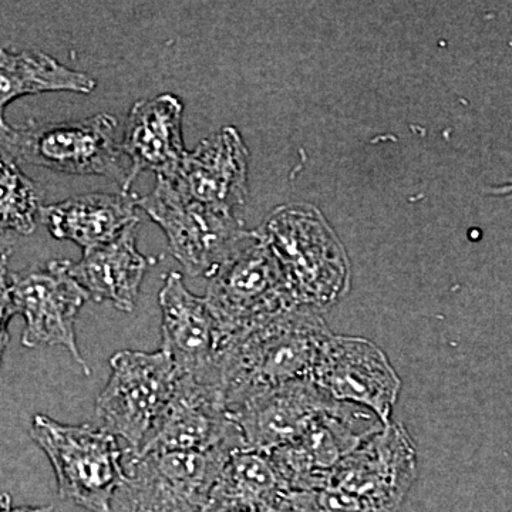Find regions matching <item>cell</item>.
Listing matches in <instances>:
<instances>
[{
	"label": "cell",
	"mask_w": 512,
	"mask_h": 512,
	"mask_svg": "<svg viewBox=\"0 0 512 512\" xmlns=\"http://www.w3.org/2000/svg\"><path fill=\"white\" fill-rule=\"evenodd\" d=\"M330 335L318 309L296 306L232 339L220 363L225 407L259 390L311 379L320 349Z\"/></svg>",
	"instance_id": "cell-1"
},
{
	"label": "cell",
	"mask_w": 512,
	"mask_h": 512,
	"mask_svg": "<svg viewBox=\"0 0 512 512\" xmlns=\"http://www.w3.org/2000/svg\"><path fill=\"white\" fill-rule=\"evenodd\" d=\"M416 477V448L407 431L389 423L343 458L328 481L306 491L308 512H399Z\"/></svg>",
	"instance_id": "cell-2"
},
{
	"label": "cell",
	"mask_w": 512,
	"mask_h": 512,
	"mask_svg": "<svg viewBox=\"0 0 512 512\" xmlns=\"http://www.w3.org/2000/svg\"><path fill=\"white\" fill-rule=\"evenodd\" d=\"M119 123L111 114L87 119L0 128V144L19 164H30L69 175H100L130 192L131 163L119 138Z\"/></svg>",
	"instance_id": "cell-3"
},
{
	"label": "cell",
	"mask_w": 512,
	"mask_h": 512,
	"mask_svg": "<svg viewBox=\"0 0 512 512\" xmlns=\"http://www.w3.org/2000/svg\"><path fill=\"white\" fill-rule=\"evenodd\" d=\"M30 436L45 451L63 500L92 512H113L111 501L126 485L119 439L101 427L72 426L36 414Z\"/></svg>",
	"instance_id": "cell-4"
},
{
	"label": "cell",
	"mask_w": 512,
	"mask_h": 512,
	"mask_svg": "<svg viewBox=\"0 0 512 512\" xmlns=\"http://www.w3.org/2000/svg\"><path fill=\"white\" fill-rule=\"evenodd\" d=\"M204 298L220 326L225 346L298 306L259 232H249L234 254L208 279Z\"/></svg>",
	"instance_id": "cell-5"
},
{
	"label": "cell",
	"mask_w": 512,
	"mask_h": 512,
	"mask_svg": "<svg viewBox=\"0 0 512 512\" xmlns=\"http://www.w3.org/2000/svg\"><path fill=\"white\" fill-rule=\"evenodd\" d=\"M259 234L274 254L296 305L318 309L345 293L349 284L345 252L311 212L281 208Z\"/></svg>",
	"instance_id": "cell-6"
},
{
	"label": "cell",
	"mask_w": 512,
	"mask_h": 512,
	"mask_svg": "<svg viewBox=\"0 0 512 512\" xmlns=\"http://www.w3.org/2000/svg\"><path fill=\"white\" fill-rule=\"evenodd\" d=\"M111 375L96 402L101 429L127 443V453L144 446L173 396L178 372L164 352L121 350L110 359Z\"/></svg>",
	"instance_id": "cell-7"
},
{
	"label": "cell",
	"mask_w": 512,
	"mask_h": 512,
	"mask_svg": "<svg viewBox=\"0 0 512 512\" xmlns=\"http://www.w3.org/2000/svg\"><path fill=\"white\" fill-rule=\"evenodd\" d=\"M137 205L163 229L171 255L191 276L210 279L249 235L237 215L192 200L167 178H157Z\"/></svg>",
	"instance_id": "cell-8"
},
{
	"label": "cell",
	"mask_w": 512,
	"mask_h": 512,
	"mask_svg": "<svg viewBox=\"0 0 512 512\" xmlns=\"http://www.w3.org/2000/svg\"><path fill=\"white\" fill-rule=\"evenodd\" d=\"M235 451L127 453L124 485L131 512H204Z\"/></svg>",
	"instance_id": "cell-9"
},
{
	"label": "cell",
	"mask_w": 512,
	"mask_h": 512,
	"mask_svg": "<svg viewBox=\"0 0 512 512\" xmlns=\"http://www.w3.org/2000/svg\"><path fill=\"white\" fill-rule=\"evenodd\" d=\"M384 426L387 424L369 409L335 400L302 436L268 456L292 493L316 491L343 458Z\"/></svg>",
	"instance_id": "cell-10"
},
{
	"label": "cell",
	"mask_w": 512,
	"mask_h": 512,
	"mask_svg": "<svg viewBox=\"0 0 512 512\" xmlns=\"http://www.w3.org/2000/svg\"><path fill=\"white\" fill-rule=\"evenodd\" d=\"M10 296L16 313L25 319L22 343L29 349L62 346L90 375L76 340V320L89 293L70 275L67 259L10 275Z\"/></svg>",
	"instance_id": "cell-11"
},
{
	"label": "cell",
	"mask_w": 512,
	"mask_h": 512,
	"mask_svg": "<svg viewBox=\"0 0 512 512\" xmlns=\"http://www.w3.org/2000/svg\"><path fill=\"white\" fill-rule=\"evenodd\" d=\"M311 380L336 402L365 407L384 424L390 423L402 387L382 350L369 340L350 336L330 335Z\"/></svg>",
	"instance_id": "cell-12"
},
{
	"label": "cell",
	"mask_w": 512,
	"mask_h": 512,
	"mask_svg": "<svg viewBox=\"0 0 512 512\" xmlns=\"http://www.w3.org/2000/svg\"><path fill=\"white\" fill-rule=\"evenodd\" d=\"M158 303L161 350L173 360L178 376L220 387L224 336L204 296L188 291L180 272H170L164 276Z\"/></svg>",
	"instance_id": "cell-13"
},
{
	"label": "cell",
	"mask_w": 512,
	"mask_h": 512,
	"mask_svg": "<svg viewBox=\"0 0 512 512\" xmlns=\"http://www.w3.org/2000/svg\"><path fill=\"white\" fill-rule=\"evenodd\" d=\"M242 448L244 441L234 421L229 419L220 387L178 377L170 402L138 453H208Z\"/></svg>",
	"instance_id": "cell-14"
},
{
	"label": "cell",
	"mask_w": 512,
	"mask_h": 512,
	"mask_svg": "<svg viewBox=\"0 0 512 512\" xmlns=\"http://www.w3.org/2000/svg\"><path fill=\"white\" fill-rule=\"evenodd\" d=\"M333 402L311 379H303L249 394L227 412L245 448L268 454L302 436Z\"/></svg>",
	"instance_id": "cell-15"
},
{
	"label": "cell",
	"mask_w": 512,
	"mask_h": 512,
	"mask_svg": "<svg viewBox=\"0 0 512 512\" xmlns=\"http://www.w3.org/2000/svg\"><path fill=\"white\" fill-rule=\"evenodd\" d=\"M248 150L235 128L202 140L188 151L173 178L183 194L225 214L237 215L247 198Z\"/></svg>",
	"instance_id": "cell-16"
},
{
	"label": "cell",
	"mask_w": 512,
	"mask_h": 512,
	"mask_svg": "<svg viewBox=\"0 0 512 512\" xmlns=\"http://www.w3.org/2000/svg\"><path fill=\"white\" fill-rule=\"evenodd\" d=\"M184 106L174 94L137 101L128 114L121 148L136 181L144 171L173 178L188 151L183 140Z\"/></svg>",
	"instance_id": "cell-17"
},
{
	"label": "cell",
	"mask_w": 512,
	"mask_h": 512,
	"mask_svg": "<svg viewBox=\"0 0 512 512\" xmlns=\"http://www.w3.org/2000/svg\"><path fill=\"white\" fill-rule=\"evenodd\" d=\"M136 224L101 247L83 252L79 262L67 261L70 275L79 282L92 301L110 302L121 312H133L144 276L156 259L137 249Z\"/></svg>",
	"instance_id": "cell-18"
},
{
	"label": "cell",
	"mask_w": 512,
	"mask_h": 512,
	"mask_svg": "<svg viewBox=\"0 0 512 512\" xmlns=\"http://www.w3.org/2000/svg\"><path fill=\"white\" fill-rule=\"evenodd\" d=\"M137 208V195L130 192H92L43 205L40 222L53 238L72 241L86 252L109 244L131 224L140 222Z\"/></svg>",
	"instance_id": "cell-19"
},
{
	"label": "cell",
	"mask_w": 512,
	"mask_h": 512,
	"mask_svg": "<svg viewBox=\"0 0 512 512\" xmlns=\"http://www.w3.org/2000/svg\"><path fill=\"white\" fill-rule=\"evenodd\" d=\"M292 494L268 454L242 448L222 468L204 512H285Z\"/></svg>",
	"instance_id": "cell-20"
},
{
	"label": "cell",
	"mask_w": 512,
	"mask_h": 512,
	"mask_svg": "<svg viewBox=\"0 0 512 512\" xmlns=\"http://www.w3.org/2000/svg\"><path fill=\"white\" fill-rule=\"evenodd\" d=\"M96 87L92 76L70 69L46 53L0 47V128L8 126L6 107L20 97L49 92L90 94Z\"/></svg>",
	"instance_id": "cell-21"
},
{
	"label": "cell",
	"mask_w": 512,
	"mask_h": 512,
	"mask_svg": "<svg viewBox=\"0 0 512 512\" xmlns=\"http://www.w3.org/2000/svg\"><path fill=\"white\" fill-rule=\"evenodd\" d=\"M43 190L0 144V237L33 234L42 215Z\"/></svg>",
	"instance_id": "cell-22"
},
{
	"label": "cell",
	"mask_w": 512,
	"mask_h": 512,
	"mask_svg": "<svg viewBox=\"0 0 512 512\" xmlns=\"http://www.w3.org/2000/svg\"><path fill=\"white\" fill-rule=\"evenodd\" d=\"M9 261L0 262V363L9 343V325L16 313L10 296Z\"/></svg>",
	"instance_id": "cell-23"
},
{
	"label": "cell",
	"mask_w": 512,
	"mask_h": 512,
	"mask_svg": "<svg viewBox=\"0 0 512 512\" xmlns=\"http://www.w3.org/2000/svg\"><path fill=\"white\" fill-rule=\"evenodd\" d=\"M0 512H53L52 507H16L9 494H0Z\"/></svg>",
	"instance_id": "cell-24"
},
{
	"label": "cell",
	"mask_w": 512,
	"mask_h": 512,
	"mask_svg": "<svg viewBox=\"0 0 512 512\" xmlns=\"http://www.w3.org/2000/svg\"><path fill=\"white\" fill-rule=\"evenodd\" d=\"M225 512H244V511H225ZM285 512H292V510H288V511H285Z\"/></svg>",
	"instance_id": "cell-25"
}]
</instances>
